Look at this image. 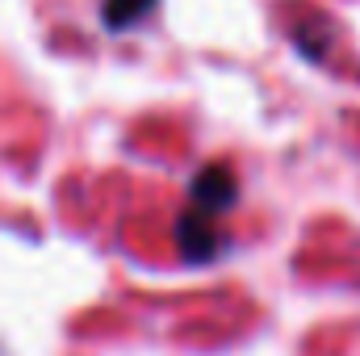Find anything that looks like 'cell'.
<instances>
[{
  "instance_id": "cell-3",
  "label": "cell",
  "mask_w": 360,
  "mask_h": 356,
  "mask_svg": "<svg viewBox=\"0 0 360 356\" xmlns=\"http://www.w3.org/2000/svg\"><path fill=\"white\" fill-rule=\"evenodd\" d=\"M327 42H331V25L323 21V17H306V21H297L293 25V46L306 55V59H323L327 55Z\"/></svg>"
},
{
  "instance_id": "cell-1",
  "label": "cell",
  "mask_w": 360,
  "mask_h": 356,
  "mask_svg": "<svg viewBox=\"0 0 360 356\" xmlns=\"http://www.w3.org/2000/svg\"><path fill=\"white\" fill-rule=\"evenodd\" d=\"M235 197H239V180H235V172H231L226 164L201 168L197 180L188 184V210H197V214H205V218L226 214V210L235 205Z\"/></svg>"
},
{
  "instance_id": "cell-2",
  "label": "cell",
  "mask_w": 360,
  "mask_h": 356,
  "mask_svg": "<svg viewBox=\"0 0 360 356\" xmlns=\"http://www.w3.org/2000/svg\"><path fill=\"white\" fill-rule=\"evenodd\" d=\"M176 243H180V256H184L188 265H210V260L222 256V235H218L214 218H205V214H197V210L180 214Z\"/></svg>"
},
{
  "instance_id": "cell-4",
  "label": "cell",
  "mask_w": 360,
  "mask_h": 356,
  "mask_svg": "<svg viewBox=\"0 0 360 356\" xmlns=\"http://www.w3.org/2000/svg\"><path fill=\"white\" fill-rule=\"evenodd\" d=\"M160 0H105V8H101V21H105V30H130L134 21H143L151 8H155Z\"/></svg>"
}]
</instances>
